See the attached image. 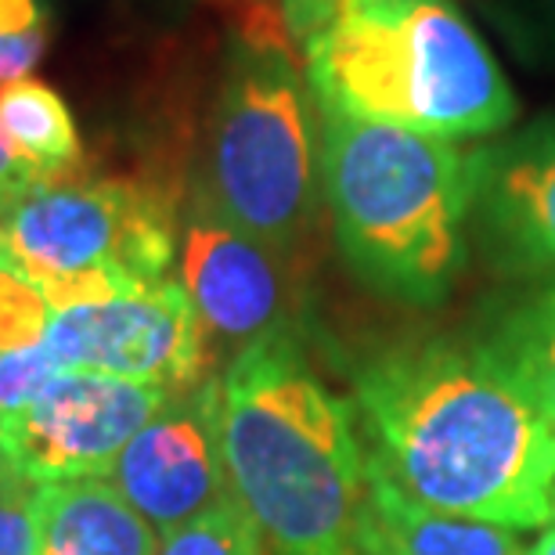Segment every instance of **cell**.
I'll list each match as a JSON object with an SVG mask.
<instances>
[{"label":"cell","instance_id":"cell-1","mask_svg":"<svg viewBox=\"0 0 555 555\" xmlns=\"http://www.w3.org/2000/svg\"><path fill=\"white\" fill-rule=\"evenodd\" d=\"M372 454L415 502L508 530L555 516V429L480 343L426 339L361 364Z\"/></svg>","mask_w":555,"mask_h":555},{"label":"cell","instance_id":"cell-2","mask_svg":"<svg viewBox=\"0 0 555 555\" xmlns=\"http://www.w3.org/2000/svg\"><path fill=\"white\" fill-rule=\"evenodd\" d=\"M231 498L268 555H364V451L350 404L310 369L296 332L242 347L220 375Z\"/></svg>","mask_w":555,"mask_h":555},{"label":"cell","instance_id":"cell-3","mask_svg":"<svg viewBox=\"0 0 555 555\" xmlns=\"http://www.w3.org/2000/svg\"><path fill=\"white\" fill-rule=\"evenodd\" d=\"M321 113L459 141L513 127L519 102L454 0H358L304 43Z\"/></svg>","mask_w":555,"mask_h":555},{"label":"cell","instance_id":"cell-4","mask_svg":"<svg viewBox=\"0 0 555 555\" xmlns=\"http://www.w3.org/2000/svg\"><path fill=\"white\" fill-rule=\"evenodd\" d=\"M321 195L347 268L372 293L437 307L469 257L473 152L321 113Z\"/></svg>","mask_w":555,"mask_h":555},{"label":"cell","instance_id":"cell-5","mask_svg":"<svg viewBox=\"0 0 555 555\" xmlns=\"http://www.w3.org/2000/svg\"><path fill=\"white\" fill-rule=\"evenodd\" d=\"M321 203V108L293 48L231 37L195 206L293 257Z\"/></svg>","mask_w":555,"mask_h":555},{"label":"cell","instance_id":"cell-6","mask_svg":"<svg viewBox=\"0 0 555 555\" xmlns=\"http://www.w3.org/2000/svg\"><path fill=\"white\" fill-rule=\"evenodd\" d=\"M0 253L33 285L73 271L163 282L177 257L173 209L134 181L33 177L0 195Z\"/></svg>","mask_w":555,"mask_h":555},{"label":"cell","instance_id":"cell-7","mask_svg":"<svg viewBox=\"0 0 555 555\" xmlns=\"http://www.w3.org/2000/svg\"><path fill=\"white\" fill-rule=\"evenodd\" d=\"M43 347L65 372H102L119 379L188 390L203 383L206 332L181 282H149L102 304L51 314Z\"/></svg>","mask_w":555,"mask_h":555},{"label":"cell","instance_id":"cell-8","mask_svg":"<svg viewBox=\"0 0 555 555\" xmlns=\"http://www.w3.org/2000/svg\"><path fill=\"white\" fill-rule=\"evenodd\" d=\"M177 390L102 372H59L26 412L0 422L18 473L37 483L105 480Z\"/></svg>","mask_w":555,"mask_h":555},{"label":"cell","instance_id":"cell-9","mask_svg":"<svg viewBox=\"0 0 555 555\" xmlns=\"http://www.w3.org/2000/svg\"><path fill=\"white\" fill-rule=\"evenodd\" d=\"M155 534H170L231 498L220 451V383L177 390L105 476Z\"/></svg>","mask_w":555,"mask_h":555},{"label":"cell","instance_id":"cell-10","mask_svg":"<svg viewBox=\"0 0 555 555\" xmlns=\"http://www.w3.org/2000/svg\"><path fill=\"white\" fill-rule=\"evenodd\" d=\"M177 263L203 332L235 347V353L271 332L293 328V274L285 253L195 206Z\"/></svg>","mask_w":555,"mask_h":555},{"label":"cell","instance_id":"cell-11","mask_svg":"<svg viewBox=\"0 0 555 555\" xmlns=\"http://www.w3.org/2000/svg\"><path fill=\"white\" fill-rule=\"evenodd\" d=\"M473 224L494 271H555V113L473 152Z\"/></svg>","mask_w":555,"mask_h":555},{"label":"cell","instance_id":"cell-12","mask_svg":"<svg viewBox=\"0 0 555 555\" xmlns=\"http://www.w3.org/2000/svg\"><path fill=\"white\" fill-rule=\"evenodd\" d=\"M364 555H530L516 530L448 516L415 502L393 483L372 451L364 454Z\"/></svg>","mask_w":555,"mask_h":555},{"label":"cell","instance_id":"cell-13","mask_svg":"<svg viewBox=\"0 0 555 555\" xmlns=\"http://www.w3.org/2000/svg\"><path fill=\"white\" fill-rule=\"evenodd\" d=\"M159 534L108 480L40 483L37 555H155Z\"/></svg>","mask_w":555,"mask_h":555},{"label":"cell","instance_id":"cell-14","mask_svg":"<svg viewBox=\"0 0 555 555\" xmlns=\"http://www.w3.org/2000/svg\"><path fill=\"white\" fill-rule=\"evenodd\" d=\"M476 343L516 375L555 429V271L505 299Z\"/></svg>","mask_w":555,"mask_h":555},{"label":"cell","instance_id":"cell-15","mask_svg":"<svg viewBox=\"0 0 555 555\" xmlns=\"http://www.w3.org/2000/svg\"><path fill=\"white\" fill-rule=\"evenodd\" d=\"M0 134L33 177H62L80 166V134L65 98L43 80L0 87Z\"/></svg>","mask_w":555,"mask_h":555},{"label":"cell","instance_id":"cell-16","mask_svg":"<svg viewBox=\"0 0 555 555\" xmlns=\"http://www.w3.org/2000/svg\"><path fill=\"white\" fill-rule=\"evenodd\" d=\"M155 555H268L260 530L242 513L235 498L206 508L203 516L188 519L184 527L159 538Z\"/></svg>","mask_w":555,"mask_h":555},{"label":"cell","instance_id":"cell-17","mask_svg":"<svg viewBox=\"0 0 555 555\" xmlns=\"http://www.w3.org/2000/svg\"><path fill=\"white\" fill-rule=\"evenodd\" d=\"M51 304L29 278L0 268V353L43 347Z\"/></svg>","mask_w":555,"mask_h":555},{"label":"cell","instance_id":"cell-18","mask_svg":"<svg viewBox=\"0 0 555 555\" xmlns=\"http://www.w3.org/2000/svg\"><path fill=\"white\" fill-rule=\"evenodd\" d=\"M62 364L51 358L48 347L0 353V422L22 415L37 397L54 383Z\"/></svg>","mask_w":555,"mask_h":555},{"label":"cell","instance_id":"cell-19","mask_svg":"<svg viewBox=\"0 0 555 555\" xmlns=\"http://www.w3.org/2000/svg\"><path fill=\"white\" fill-rule=\"evenodd\" d=\"M40 548V483L11 476L0 487V555H37Z\"/></svg>","mask_w":555,"mask_h":555},{"label":"cell","instance_id":"cell-20","mask_svg":"<svg viewBox=\"0 0 555 555\" xmlns=\"http://www.w3.org/2000/svg\"><path fill=\"white\" fill-rule=\"evenodd\" d=\"M505 33L530 54H555V0H498Z\"/></svg>","mask_w":555,"mask_h":555},{"label":"cell","instance_id":"cell-21","mask_svg":"<svg viewBox=\"0 0 555 555\" xmlns=\"http://www.w3.org/2000/svg\"><path fill=\"white\" fill-rule=\"evenodd\" d=\"M228 15L231 37L249 43H278V48H293L282 22V8L278 0H209Z\"/></svg>","mask_w":555,"mask_h":555},{"label":"cell","instance_id":"cell-22","mask_svg":"<svg viewBox=\"0 0 555 555\" xmlns=\"http://www.w3.org/2000/svg\"><path fill=\"white\" fill-rule=\"evenodd\" d=\"M353 4H358V0H278L285 33L293 43H307L310 37H318L321 29L332 26V22Z\"/></svg>","mask_w":555,"mask_h":555},{"label":"cell","instance_id":"cell-23","mask_svg":"<svg viewBox=\"0 0 555 555\" xmlns=\"http://www.w3.org/2000/svg\"><path fill=\"white\" fill-rule=\"evenodd\" d=\"M48 43L51 33H40V37H0V87L29 80V73L40 65Z\"/></svg>","mask_w":555,"mask_h":555},{"label":"cell","instance_id":"cell-24","mask_svg":"<svg viewBox=\"0 0 555 555\" xmlns=\"http://www.w3.org/2000/svg\"><path fill=\"white\" fill-rule=\"evenodd\" d=\"M51 33L48 0H0V37H40Z\"/></svg>","mask_w":555,"mask_h":555},{"label":"cell","instance_id":"cell-25","mask_svg":"<svg viewBox=\"0 0 555 555\" xmlns=\"http://www.w3.org/2000/svg\"><path fill=\"white\" fill-rule=\"evenodd\" d=\"M26 181H33V173L15 159V152L8 149L4 134H0V195L11 192V188H18V184H26Z\"/></svg>","mask_w":555,"mask_h":555},{"label":"cell","instance_id":"cell-26","mask_svg":"<svg viewBox=\"0 0 555 555\" xmlns=\"http://www.w3.org/2000/svg\"><path fill=\"white\" fill-rule=\"evenodd\" d=\"M11 476H18V465H15V459H11L8 440H4V426H0V487H4Z\"/></svg>","mask_w":555,"mask_h":555},{"label":"cell","instance_id":"cell-27","mask_svg":"<svg viewBox=\"0 0 555 555\" xmlns=\"http://www.w3.org/2000/svg\"><path fill=\"white\" fill-rule=\"evenodd\" d=\"M530 555H555V519L541 530V538L530 545Z\"/></svg>","mask_w":555,"mask_h":555},{"label":"cell","instance_id":"cell-28","mask_svg":"<svg viewBox=\"0 0 555 555\" xmlns=\"http://www.w3.org/2000/svg\"><path fill=\"white\" fill-rule=\"evenodd\" d=\"M0 268H8V263H4V253H0ZM11 271V268H8Z\"/></svg>","mask_w":555,"mask_h":555},{"label":"cell","instance_id":"cell-29","mask_svg":"<svg viewBox=\"0 0 555 555\" xmlns=\"http://www.w3.org/2000/svg\"><path fill=\"white\" fill-rule=\"evenodd\" d=\"M552 519H555V516H552Z\"/></svg>","mask_w":555,"mask_h":555}]
</instances>
